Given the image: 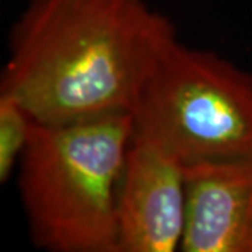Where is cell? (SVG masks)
<instances>
[{
    "label": "cell",
    "instance_id": "cell-5",
    "mask_svg": "<svg viewBox=\"0 0 252 252\" xmlns=\"http://www.w3.org/2000/svg\"><path fill=\"white\" fill-rule=\"evenodd\" d=\"M180 251L252 252V158L185 165Z\"/></svg>",
    "mask_w": 252,
    "mask_h": 252
},
{
    "label": "cell",
    "instance_id": "cell-1",
    "mask_svg": "<svg viewBox=\"0 0 252 252\" xmlns=\"http://www.w3.org/2000/svg\"><path fill=\"white\" fill-rule=\"evenodd\" d=\"M175 41L146 0H30L10 30L0 94L38 124L130 112Z\"/></svg>",
    "mask_w": 252,
    "mask_h": 252
},
{
    "label": "cell",
    "instance_id": "cell-3",
    "mask_svg": "<svg viewBox=\"0 0 252 252\" xmlns=\"http://www.w3.org/2000/svg\"><path fill=\"white\" fill-rule=\"evenodd\" d=\"M133 137L185 167L252 158V73L175 41L130 111Z\"/></svg>",
    "mask_w": 252,
    "mask_h": 252
},
{
    "label": "cell",
    "instance_id": "cell-2",
    "mask_svg": "<svg viewBox=\"0 0 252 252\" xmlns=\"http://www.w3.org/2000/svg\"><path fill=\"white\" fill-rule=\"evenodd\" d=\"M132 137L130 112L34 122L17 184L36 248L118 252V188Z\"/></svg>",
    "mask_w": 252,
    "mask_h": 252
},
{
    "label": "cell",
    "instance_id": "cell-6",
    "mask_svg": "<svg viewBox=\"0 0 252 252\" xmlns=\"http://www.w3.org/2000/svg\"><path fill=\"white\" fill-rule=\"evenodd\" d=\"M34 119L18 101L0 94V182L11 178L27 147Z\"/></svg>",
    "mask_w": 252,
    "mask_h": 252
},
{
    "label": "cell",
    "instance_id": "cell-4",
    "mask_svg": "<svg viewBox=\"0 0 252 252\" xmlns=\"http://www.w3.org/2000/svg\"><path fill=\"white\" fill-rule=\"evenodd\" d=\"M185 221V167L154 144L132 139L118 188V252L178 251Z\"/></svg>",
    "mask_w": 252,
    "mask_h": 252
}]
</instances>
